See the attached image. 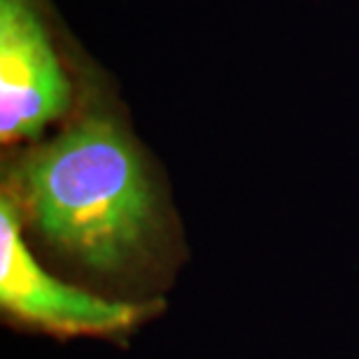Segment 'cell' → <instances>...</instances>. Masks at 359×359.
<instances>
[{"label": "cell", "mask_w": 359, "mask_h": 359, "mask_svg": "<svg viewBox=\"0 0 359 359\" xmlns=\"http://www.w3.org/2000/svg\"><path fill=\"white\" fill-rule=\"evenodd\" d=\"M26 198L38 231L96 271L145 252L154 198L131 142L107 119H87L28 159Z\"/></svg>", "instance_id": "obj_1"}, {"label": "cell", "mask_w": 359, "mask_h": 359, "mask_svg": "<svg viewBox=\"0 0 359 359\" xmlns=\"http://www.w3.org/2000/svg\"><path fill=\"white\" fill-rule=\"evenodd\" d=\"M0 304L14 318L59 334H114L138 322L142 311L61 283L35 262L19 231L17 210L0 203Z\"/></svg>", "instance_id": "obj_2"}, {"label": "cell", "mask_w": 359, "mask_h": 359, "mask_svg": "<svg viewBox=\"0 0 359 359\" xmlns=\"http://www.w3.org/2000/svg\"><path fill=\"white\" fill-rule=\"evenodd\" d=\"M68 80L28 0H0V135L33 138L66 110Z\"/></svg>", "instance_id": "obj_3"}]
</instances>
